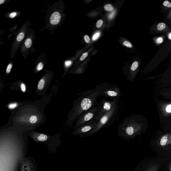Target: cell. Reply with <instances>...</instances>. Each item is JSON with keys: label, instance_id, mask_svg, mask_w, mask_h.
<instances>
[{"label": "cell", "instance_id": "1", "mask_svg": "<svg viewBox=\"0 0 171 171\" xmlns=\"http://www.w3.org/2000/svg\"><path fill=\"white\" fill-rule=\"evenodd\" d=\"M143 124L136 121L133 116L126 118L119 126L118 134L122 138H132L140 134Z\"/></svg>", "mask_w": 171, "mask_h": 171}, {"label": "cell", "instance_id": "2", "mask_svg": "<svg viewBox=\"0 0 171 171\" xmlns=\"http://www.w3.org/2000/svg\"><path fill=\"white\" fill-rule=\"evenodd\" d=\"M95 90L99 92L100 96L113 99L119 98L121 95L119 88L115 84L109 83H102L97 86Z\"/></svg>", "mask_w": 171, "mask_h": 171}, {"label": "cell", "instance_id": "3", "mask_svg": "<svg viewBox=\"0 0 171 171\" xmlns=\"http://www.w3.org/2000/svg\"><path fill=\"white\" fill-rule=\"evenodd\" d=\"M119 101V100L117 101L116 104L110 111L101 117L99 120L98 121L94 129L85 135L88 136L96 133L99 131L101 128L104 127L112 119L114 118L118 111Z\"/></svg>", "mask_w": 171, "mask_h": 171}, {"label": "cell", "instance_id": "4", "mask_svg": "<svg viewBox=\"0 0 171 171\" xmlns=\"http://www.w3.org/2000/svg\"><path fill=\"white\" fill-rule=\"evenodd\" d=\"M97 106L94 107L85 112L78 117L76 122V127L77 128L93 120L97 116L102 105L99 103Z\"/></svg>", "mask_w": 171, "mask_h": 171}, {"label": "cell", "instance_id": "5", "mask_svg": "<svg viewBox=\"0 0 171 171\" xmlns=\"http://www.w3.org/2000/svg\"><path fill=\"white\" fill-rule=\"evenodd\" d=\"M119 100V98L113 99L112 101L105 99L102 100L99 103L102 105L100 111L97 116L92 121L97 123L101 117L110 111Z\"/></svg>", "mask_w": 171, "mask_h": 171}, {"label": "cell", "instance_id": "6", "mask_svg": "<svg viewBox=\"0 0 171 171\" xmlns=\"http://www.w3.org/2000/svg\"><path fill=\"white\" fill-rule=\"evenodd\" d=\"M97 124V122H94L93 121H90V122L81 126L76 129V133L77 134L83 135L86 134L90 132L94 129Z\"/></svg>", "mask_w": 171, "mask_h": 171}, {"label": "cell", "instance_id": "7", "mask_svg": "<svg viewBox=\"0 0 171 171\" xmlns=\"http://www.w3.org/2000/svg\"><path fill=\"white\" fill-rule=\"evenodd\" d=\"M157 143L161 147L166 149H170L171 148V132L161 137Z\"/></svg>", "mask_w": 171, "mask_h": 171}, {"label": "cell", "instance_id": "8", "mask_svg": "<svg viewBox=\"0 0 171 171\" xmlns=\"http://www.w3.org/2000/svg\"><path fill=\"white\" fill-rule=\"evenodd\" d=\"M161 111L163 115L166 117L171 114V103H164L160 106Z\"/></svg>", "mask_w": 171, "mask_h": 171}, {"label": "cell", "instance_id": "9", "mask_svg": "<svg viewBox=\"0 0 171 171\" xmlns=\"http://www.w3.org/2000/svg\"><path fill=\"white\" fill-rule=\"evenodd\" d=\"M61 19L60 13L57 12L53 13L50 17V23L51 24L55 25L60 23Z\"/></svg>", "mask_w": 171, "mask_h": 171}, {"label": "cell", "instance_id": "10", "mask_svg": "<svg viewBox=\"0 0 171 171\" xmlns=\"http://www.w3.org/2000/svg\"><path fill=\"white\" fill-rule=\"evenodd\" d=\"M45 83V81L43 79H40L38 85V88L39 90H42L44 89V86Z\"/></svg>", "mask_w": 171, "mask_h": 171}, {"label": "cell", "instance_id": "11", "mask_svg": "<svg viewBox=\"0 0 171 171\" xmlns=\"http://www.w3.org/2000/svg\"><path fill=\"white\" fill-rule=\"evenodd\" d=\"M166 27V25L163 22H161L157 24V30L159 31H161L165 29Z\"/></svg>", "mask_w": 171, "mask_h": 171}, {"label": "cell", "instance_id": "12", "mask_svg": "<svg viewBox=\"0 0 171 171\" xmlns=\"http://www.w3.org/2000/svg\"><path fill=\"white\" fill-rule=\"evenodd\" d=\"M32 40L30 38H28L27 39L25 42V45L26 48H30L32 45Z\"/></svg>", "mask_w": 171, "mask_h": 171}, {"label": "cell", "instance_id": "13", "mask_svg": "<svg viewBox=\"0 0 171 171\" xmlns=\"http://www.w3.org/2000/svg\"><path fill=\"white\" fill-rule=\"evenodd\" d=\"M48 136L44 134H40L38 137V139L40 141H44L48 139Z\"/></svg>", "mask_w": 171, "mask_h": 171}, {"label": "cell", "instance_id": "14", "mask_svg": "<svg viewBox=\"0 0 171 171\" xmlns=\"http://www.w3.org/2000/svg\"><path fill=\"white\" fill-rule=\"evenodd\" d=\"M104 8L107 12H112L114 10V8L111 4H107L104 6Z\"/></svg>", "mask_w": 171, "mask_h": 171}, {"label": "cell", "instance_id": "15", "mask_svg": "<svg viewBox=\"0 0 171 171\" xmlns=\"http://www.w3.org/2000/svg\"><path fill=\"white\" fill-rule=\"evenodd\" d=\"M24 37V33L22 32L19 33L17 38V40L18 42H21L23 40Z\"/></svg>", "mask_w": 171, "mask_h": 171}, {"label": "cell", "instance_id": "16", "mask_svg": "<svg viewBox=\"0 0 171 171\" xmlns=\"http://www.w3.org/2000/svg\"><path fill=\"white\" fill-rule=\"evenodd\" d=\"M139 66L138 62L135 61L132 64L131 67V70L132 71H134L138 69Z\"/></svg>", "mask_w": 171, "mask_h": 171}, {"label": "cell", "instance_id": "17", "mask_svg": "<svg viewBox=\"0 0 171 171\" xmlns=\"http://www.w3.org/2000/svg\"><path fill=\"white\" fill-rule=\"evenodd\" d=\"M38 119L36 116L33 115L31 116L30 118V122L31 124H35L37 122Z\"/></svg>", "mask_w": 171, "mask_h": 171}, {"label": "cell", "instance_id": "18", "mask_svg": "<svg viewBox=\"0 0 171 171\" xmlns=\"http://www.w3.org/2000/svg\"><path fill=\"white\" fill-rule=\"evenodd\" d=\"M18 106V104L17 103H10V104L8 105V108L9 109H13L15 108H16Z\"/></svg>", "mask_w": 171, "mask_h": 171}, {"label": "cell", "instance_id": "19", "mask_svg": "<svg viewBox=\"0 0 171 171\" xmlns=\"http://www.w3.org/2000/svg\"><path fill=\"white\" fill-rule=\"evenodd\" d=\"M123 45L127 47V48H131L132 46L131 43L127 40H125L123 43Z\"/></svg>", "mask_w": 171, "mask_h": 171}, {"label": "cell", "instance_id": "20", "mask_svg": "<svg viewBox=\"0 0 171 171\" xmlns=\"http://www.w3.org/2000/svg\"><path fill=\"white\" fill-rule=\"evenodd\" d=\"M103 22L102 19H99L97 22L96 24V27L98 28H100L102 26Z\"/></svg>", "mask_w": 171, "mask_h": 171}, {"label": "cell", "instance_id": "21", "mask_svg": "<svg viewBox=\"0 0 171 171\" xmlns=\"http://www.w3.org/2000/svg\"><path fill=\"white\" fill-rule=\"evenodd\" d=\"M44 65L42 62H40L38 64L37 67V69L38 71H40L43 68Z\"/></svg>", "mask_w": 171, "mask_h": 171}, {"label": "cell", "instance_id": "22", "mask_svg": "<svg viewBox=\"0 0 171 171\" xmlns=\"http://www.w3.org/2000/svg\"><path fill=\"white\" fill-rule=\"evenodd\" d=\"M163 5L166 7L170 8H171V3L170 1H165L163 3Z\"/></svg>", "mask_w": 171, "mask_h": 171}, {"label": "cell", "instance_id": "23", "mask_svg": "<svg viewBox=\"0 0 171 171\" xmlns=\"http://www.w3.org/2000/svg\"><path fill=\"white\" fill-rule=\"evenodd\" d=\"M13 65L12 64H10L8 65L6 69V73L7 74L9 73L10 72L11 69H12Z\"/></svg>", "mask_w": 171, "mask_h": 171}, {"label": "cell", "instance_id": "24", "mask_svg": "<svg viewBox=\"0 0 171 171\" xmlns=\"http://www.w3.org/2000/svg\"><path fill=\"white\" fill-rule=\"evenodd\" d=\"M84 39L86 42L87 44L90 43L91 42L90 38L88 35H85L84 36Z\"/></svg>", "mask_w": 171, "mask_h": 171}, {"label": "cell", "instance_id": "25", "mask_svg": "<svg viewBox=\"0 0 171 171\" xmlns=\"http://www.w3.org/2000/svg\"><path fill=\"white\" fill-rule=\"evenodd\" d=\"M156 41L157 44H161L163 42V38L158 37L157 38Z\"/></svg>", "mask_w": 171, "mask_h": 171}, {"label": "cell", "instance_id": "26", "mask_svg": "<svg viewBox=\"0 0 171 171\" xmlns=\"http://www.w3.org/2000/svg\"><path fill=\"white\" fill-rule=\"evenodd\" d=\"M88 56V53L87 52L83 54L82 57H81L80 60L81 61H83Z\"/></svg>", "mask_w": 171, "mask_h": 171}, {"label": "cell", "instance_id": "27", "mask_svg": "<svg viewBox=\"0 0 171 171\" xmlns=\"http://www.w3.org/2000/svg\"><path fill=\"white\" fill-rule=\"evenodd\" d=\"M21 88L22 92H25L26 91V88L25 85L24 83H22L21 85Z\"/></svg>", "mask_w": 171, "mask_h": 171}, {"label": "cell", "instance_id": "28", "mask_svg": "<svg viewBox=\"0 0 171 171\" xmlns=\"http://www.w3.org/2000/svg\"><path fill=\"white\" fill-rule=\"evenodd\" d=\"M100 35V33H97L93 35V40H95L96 39H97L99 37Z\"/></svg>", "mask_w": 171, "mask_h": 171}, {"label": "cell", "instance_id": "29", "mask_svg": "<svg viewBox=\"0 0 171 171\" xmlns=\"http://www.w3.org/2000/svg\"><path fill=\"white\" fill-rule=\"evenodd\" d=\"M72 62L69 61V60H67L65 62V65L67 67L70 66L72 64Z\"/></svg>", "mask_w": 171, "mask_h": 171}, {"label": "cell", "instance_id": "30", "mask_svg": "<svg viewBox=\"0 0 171 171\" xmlns=\"http://www.w3.org/2000/svg\"><path fill=\"white\" fill-rule=\"evenodd\" d=\"M17 15V13L16 12H13L10 13L9 17L11 18H13Z\"/></svg>", "mask_w": 171, "mask_h": 171}, {"label": "cell", "instance_id": "31", "mask_svg": "<svg viewBox=\"0 0 171 171\" xmlns=\"http://www.w3.org/2000/svg\"><path fill=\"white\" fill-rule=\"evenodd\" d=\"M168 38L170 40H171V33H169L168 35Z\"/></svg>", "mask_w": 171, "mask_h": 171}, {"label": "cell", "instance_id": "32", "mask_svg": "<svg viewBox=\"0 0 171 171\" xmlns=\"http://www.w3.org/2000/svg\"><path fill=\"white\" fill-rule=\"evenodd\" d=\"M4 1H5L4 0H1V1H0V4H3Z\"/></svg>", "mask_w": 171, "mask_h": 171}]
</instances>
